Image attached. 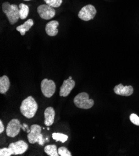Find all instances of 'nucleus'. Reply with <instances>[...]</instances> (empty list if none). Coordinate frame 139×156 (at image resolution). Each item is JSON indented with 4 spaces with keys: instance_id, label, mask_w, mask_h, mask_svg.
<instances>
[{
    "instance_id": "1",
    "label": "nucleus",
    "mask_w": 139,
    "mask_h": 156,
    "mask_svg": "<svg viewBox=\"0 0 139 156\" xmlns=\"http://www.w3.org/2000/svg\"><path fill=\"white\" fill-rule=\"evenodd\" d=\"M38 105L36 100L31 96L24 99L21 105L20 112L21 114L27 118H32L36 115Z\"/></svg>"
},
{
    "instance_id": "2",
    "label": "nucleus",
    "mask_w": 139,
    "mask_h": 156,
    "mask_svg": "<svg viewBox=\"0 0 139 156\" xmlns=\"http://www.w3.org/2000/svg\"><path fill=\"white\" fill-rule=\"evenodd\" d=\"M2 9L7 16L10 24H16L20 18V9L16 5H11L6 2L3 3Z\"/></svg>"
},
{
    "instance_id": "3",
    "label": "nucleus",
    "mask_w": 139,
    "mask_h": 156,
    "mask_svg": "<svg viewBox=\"0 0 139 156\" xmlns=\"http://www.w3.org/2000/svg\"><path fill=\"white\" fill-rule=\"evenodd\" d=\"M75 105L81 109L87 110L91 108L94 105V101L92 99H89V95L86 92H82L76 95L74 99Z\"/></svg>"
},
{
    "instance_id": "4",
    "label": "nucleus",
    "mask_w": 139,
    "mask_h": 156,
    "mask_svg": "<svg viewBox=\"0 0 139 156\" xmlns=\"http://www.w3.org/2000/svg\"><path fill=\"white\" fill-rule=\"evenodd\" d=\"M31 131L27 134V139L31 144L38 143L41 146H43L44 141L42 134H41V127L38 124H33L31 126Z\"/></svg>"
},
{
    "instance_id": "5",
    "label": "nucleus",
    "mask_w": 139,
    "mask_h": 156,
    "mask_svg": "<svg viewBox=\"0 0 139 156\" xmlns=\"http://www.w3.org/2000/svg\"><path fill=\"white\" fill-rule=\"evenodd\" d=\"M22 128L23 131H26L27 129V126L26 124L21 125L20 121L18 119H13L11 120L7 125L6 134L8 137H14L19 134L20 129Z\"/></svg>"
},
{
    "instance_id": "6",
    "label": "nucleus",
    "mask_w": 139,
    "mask_h": 156,
    "mask_svg": "<svg viewBox=\"0 0 139 156\" xmlns=\"http://www.w3.org/2000/svg\"><path fill=\"white\" fill-rule=\"evenodd\" d=\"M96 13L97 10L93 5H87L84 6L79 11L78 13V17L84 21H89L94 18Z\"/></svg>"
},
{
    "instance_id": "7",
    "label": "nucleus",
    "mask_w": 139,
    "mask_h": 156,
    "mask_svg": "<svg viewBox=\"0 0 139 156\" xmlns=\"http://www.w3.org/2000/svg\"><path fill=\"white\" fill-rule=\"evenodd\" d=\"M56 84L52 80L44 79L41 83V91L43 95L46 98H51L56 91Z\"/></svg>"
},
{
    "instance_id": "8",
    "label": "nucleus",
    "mask_w": 139,
    "mask_h": 156,
    "mask_svg": "<svg viewBox=\"0 0 139 156\" xmlns=\"http://www.w3.org/2000/svg\"><path fill=\"white\" fill-rule=\"evenodd\" d=\"M39 16L45 20H49L54 18L56 15V10L54 8L48 5H41L37 8Z\"/></svg>"
},
{
    "instance_id": "9",
    "label": "nucleus",
    "mask_w": 139,
    "mask_h": 156,
    "mask_svg": "<svg viewBox=\"0 0 139 156\" xmlns=\"http://www.w3.org/2000/svg\"><path fill=\"white\" fill-rule=\"evenodd\" d=\"M8 147L11 149L13 155H19L24 154L27 150L28 145L25 141L21 140V141L11 143Z\"/></svg>"
},
{
    "instance_id": "10",
    "label": "nucleus",
    "mask_w": 139,
    "mask_h": 156,
    "mask_svg": "<svg viewBox=\"0 0 139 156\" xmlns=\"http://www.w3.org/2000/svg\"><path fill=\"white\" fill-rule=\"evenodd\" d=\"M75 87V82L72 79H68L64 80L63 85H61L59 91V95L60 97H68Z\"/></svg>"
},
{
    "instance_id": "11",
    "label": "nucleus",
    "mask_w": 139,
    "mask_h": 156,
    "mask_svg": "<svg viewBox=\"0 0 139 156\" xmlns=\"http://www.w3.org/2000/svg\"><path fill=\"white\" fill-rule=\"evenodd\" d=\"M114 91L117 95L129 97L133 94L134 88L131 85L123 86L122 84L120 83L114 87Z\"/></svg>"
},
{
    "instance_id": "12",
    "label": "nucleus",
    "mask_w": 139,
    "mask_h": 156,
    "mask_svg": "<svg viewBox=\"0 0 139 156\" xmlns=\"http://www.w3.org/2000/svg\"><path fill=\"white\" fill-rule=\"evenodd\" d=\"M44 124L47 126H50L54 123L55 118V111L53 107H48L44 113Z\"/></svg>"
},
{
    "instance_id": "13",
    "label": "nucleus",
    "mask_w": 139,
    "mask_h": 156,
    "mask_svg": "<svg viewBox=\"0 0 139 156\" xmlns=\"http://www.w3.org/2000/svg\"><path fill=\"white\" fill-rule=\"evenodd\" d=\"M59 26V22L54 20L49 22L46 26V33L49 36H56L58 33L57 27Z\"/></svg>"
},
{
    "instance_id": "14",
    "label": "nucleus",
    "mask_w": 139,
    "mask_h": 156,
    "mask_svg": "<svg viewBox=\"0 0 139 156\" xmlns=\"http://www.w3.org/2000/svg\"><path fill=\"white\" fill-rule=\"evenodd\" d=\"M10 87V82L9 78L6 75L0 77V93L5 94Z\"/></svg>"
},
{
    "instance_id": "15",
    "label": "nucleus",
    "mask_w": 139,
    "mask_h": 156,
    "mask_svg": "<svg viewBox=\"0 0 139 156\" xmlns=\"http://www.w3.org/2000/svg\"><path fill=\"white\" fill-rule=\"evenodd\" d=\"M34 25V21L32 19H29L24 24L18 26L16 30L20 33L21 36H24L27 31H28Z\"/></svg>"
},
{
    "instance_id": "16",
    "label": "nucleus",
    "mask_w": 139,
    "mask_h": 156,
    "mask_svg": "<svg viewBox=\"0 0 139 156\" xmlns=\"http://www.w3.org/2000/svg\"><path fill=\"white\" fill-rule=\"evenodd\" d=\"M20 9V18L21 20H25L29 14V6L24 3H21L19 5Z\"/></svg>"
},
{
    "instance_id": "17",
    "label": "nucleus",
    "mask_w": 139,
    "mask_h": 156,
    "mask_svg": "<svg viewBox=\"0 0 139 156\" xmlns=\"http://www.w3.org/2000/svg\"><path fill=\"white\" fill-rule=\"evenodd\" d=\"M44 152L49 156H58L59 154L56 145H48L44 147Z\"/></svg>"
},
{
    "instance_id": "18",
    "label": "nucleus",
    "mask_w": 139,
    "mask_h": 156,
    "mask_svg": "<svg viewBox=\"0 0 139 156\" xmlns=\"http://www.w3.org/2000/svg\"><path fill=\"white\" fill-rule=\"evenodd\" d=\"M53 138L56 140V141H60L62 143H64L68 139V136L64 134L60 133H54L52 135Z\"/></svg>"
},
{
    "instance_id": "19",
    "label": "nucleus",
    "mask_w": 139,
    "mask_h": 156,
    "mask_svg": "<svg viewBox=\"0 0 139 156\" xmlns=\"http://www.w3.org/2000/svg\"><path fill=\"white\" fill-rule=\"evenodd\" d=\"M46 4L53 8H58L63 3V0H44Z\"/></svg>"
},
{
    "instance_id": "20",
    "label": "nucleus",
    "mask_w": 139,
    "mask_h": 156,
    "mask_svg": "<svg viewBox=\"0 0 139 156\" xmlns=\"http://www.w3.org/2000/svg\"><path fill=\"white\" fill-rule=\"evenodd\" d=\"M58 153L60 156H71V153L65 147H60L57 149Z\"/></svg>"
},
{
    "instance_id": "21",
    "label": "nucleus",
    "mask_w": 139,
    "mask_h": 156,
    "mask_svg": "<svg viewBox=\"0 0 139 156\" xmlns=\"http://www.w3.org/2000/svg\"><path fill=\"white\" fill-rule=\"evenodd\" d=\"M13 155V151L9 147H4L0 149V155L1 156H11Z\"/></svg>"
},
{
    "instance_id": "22",
    "label": "nucleus",
    "mask_w": 139,
    "mask_h": 156,
    "mask_svg": "<svg viewBox=\"0 0 139 156\" xmlns=\"http://www.w3.org/2000/svg\"><path fill=\"white\" fill-rule=\"evenodd\" d=\"M130 121L136 126H139V117L134 113H132L130 115Z\"/></svg>"
},
{
    "instance_id": "23",
    "label": "nucleus",
    "mask_w": 139,
    "mask_h": 156,
    "mask_svg": "<svg viewBox=\"0 0 139 156\" xmlns=\"http://www.w3.org/2000/svg\"><path fill=\"white\" fill-rule=\"evenodd\" d=\"M5 131V126L3 124V122L2 120H0V133H3V131Z\"/></svg>"
},
{
    "instance_id": "24",
    "label": "nucleus",
    "mask_w": 139,
    "mask_h": 156,
    "mask_svg": "<svg viewBox=\"0 0 139 156\" xmlns=\"http://www.w3.org/2000/svg\"><path fill=\"white\" fill-rule=\"evenodd\" d=\"M24 1H26V2H29V1H31V0H24Z\"/></svg>"
},
{
    "instance_id": "25",
    "label": "nucleus",
    "mask_w": 139,
    "mask_h": 156,
    "mask_svg": "<svg viewBox=\"0 0 139 156\" xmlns=\"http://www.w3.org/2000/svg\"><path fill=\"white\" fill-rule=\"evenodd\" d=\"M47 129H48V130H49L50 129H49V128H47Z\"/></svg>"
}]
</instances>
